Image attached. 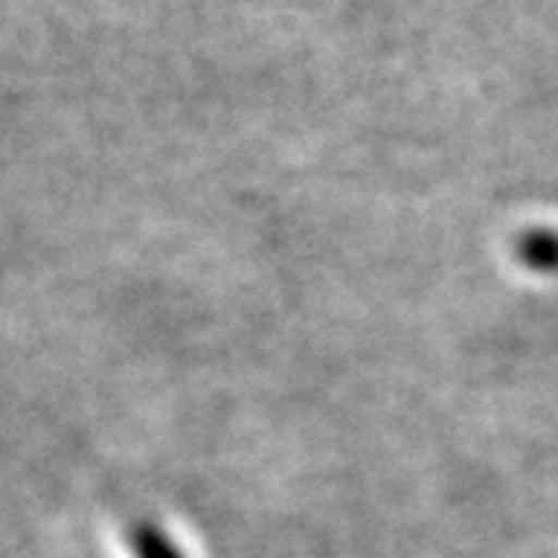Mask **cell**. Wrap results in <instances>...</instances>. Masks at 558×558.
<instances>
[{"instance_id": "cell-2", "label": "cell", "mask_w": 558, "mask_h": 558, "mask_svg": "<svg viewBox=\"0 0 558 558\" xmlns=\"http://www.w3.org/2000/svg\"><path fill=\"white\" fill-rule=\"evenodd\" d=\"M131 543H134V553L137 558H180L174 549V543L161 534L156 524H137L131 531Z\"/></svg>"}, {"instance_id": "cell-1", "label": "cell", "mask_w": 558, "mask_h": 558, "mask_svg": "<svg viewBox=\"0 0 558 558\" xmlns=\"http://www.w3.org/2000/svg\"><path fill=\"white\" fill-rule=\"evenodd\" d=\"M519 258L539 274H558V233L531 230L519 240Z\"/></svg>"}]
</instances>
